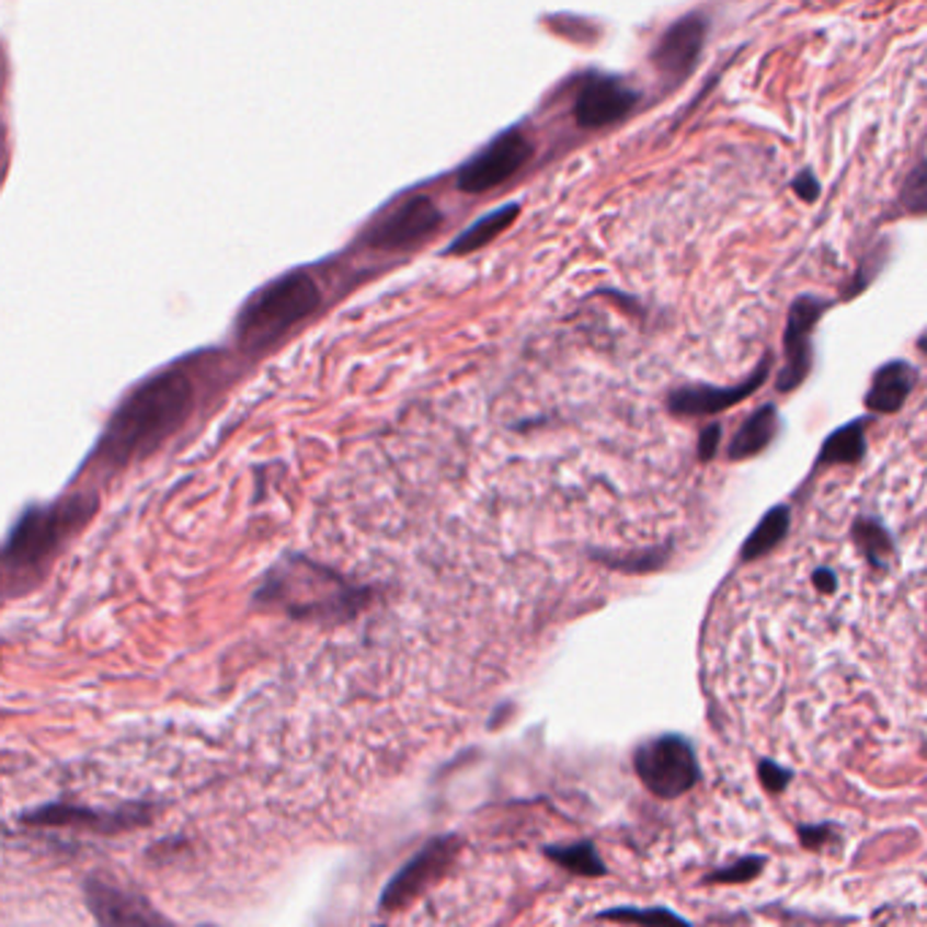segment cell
<instances>
[{
    "label": "cell",
    "instance_id": "6da1fadb",
    "mask_svg": "<svg viewBox=\"0 0 927 927\" xmlns=\"http://www.w3.org/2000/svg\"><path fill=\"white\" fill-rule=\"evenodd\" d=\"M194 409V384L185 373L167 370L139 384L106 422L104 435L93 451L101 468H121L142 460L161 446Z\"/></svg>",
    "mask_w": 927,
    "mask_h": 927
},
{
    "label": "cell",
    "instance_id": "2e32d148",
    "mask_svg": "<svg viewBox=\"0 0 927 927\" xmlns=\"http://www.w3.org/2000/svg\"><path fill=\"white\" fill-rule=\"evenodd\" d=\"M786 528H789V514H786V508H772L770 514H767L765 519L759 523V528L751 534L748 545L743 547V558H762L765 552H770L772 547L781 541V536L786 534Z\"/></svg>",
    "mask_w": 927,
    "mask_h": 927
},
{
    "label": "cell",
    "instance_id": "ac0fdd59",
    "mask_svg": "<svg viewBox=\"0 0 927 927\" xmlns=\"http://www.w3.org/2000/svg\"><path fill=\"white\" fill-rule=\"evenodd\" d=\"M547 855H550L552 859H558L561 865H566V868L576 870V873H582V876H602L604 873L602 859H598L596 849H593L591 844L558 846V849H550Z\"/></svg>",
    "mask_w": 927,
    "mask_h": 927
},
{
    "label": "cell",
    "instance_id": "7a4b0ae2",
    "mask_svg": "<svg viewBox=\"0 0 927 927\" xmlns=\"http://www.w3.org/2000/svg\"><path fill=\"white\" fill-rule=\"evenodd\" d=\"M95 501L90 495H73L53 506H33L22 512L20 523L11 528L9 539L0 547V576H16L36 571L60 550L71 530L93 517Z\"/></svg>",
    "mask_w": 927,
    "mask_h": 927
},
{
    "label": "cell",
    "instance_id": "5bb4252c",
    "mask_svg": "<svg viewBox=\"0 0 927 927\" xmlns=\"http://www.w3.org/2000/svg\"><path fill=\"white\" fill-rule=\"evenodd\" d=\"M517 215H519V205H503L499 207V210L482 215L477 224L468 226L462 234L455 237V242L446 248V253H455L457 256V253H471V251H479V248L490 245L495 237L503 234V231L514 224Z\"/></svg>",
    "mask_w": 927,
    "mask_h": 927
},
{
    "label": "cell",
    "instance_id": "ba28073f",
    "mask_svg": "<svg viewBox=\"0 0 927 927\" xmlns=\"http://www.w3.org/2000/svg\"><path fill=\"white\" fill-rule=\"evenodd\" d=\"M705 38H708V20L699 11L672 22L653 49L655 71L666 82H683L702 58Z\"/></svg>",
    "mask_w": 927,
    "mask_h": 927
},
{
    "label": "cell",
    "instance_id": "9c48e42d",
    "mask_svg": "<svg viewBox=\"0 0 927 927\" xmlns=\"http://www.w3.org/2000/svg\"><path fill=\"white\" fill-rule=\"evenodd\" d=\"M827 310V302L819 297H800L794 299L789 310V321H786L783 332V370L778 376V389L781 392H791L794 387H800L805 381L808 370H811L813 348H811V335L813 327L819 324V319Z\"/></svg>",
    "mask_w": 927,
    "mask_h": 927
},
{
    "label": "cell",
    "instance_id": "3957f363",
    "mask_svg": "<svg viewBox=\"0 0 927 927\" xmlns=\"http://www.w3.org/2000/svg\"><path fill=\"white\" fill-rule=\"evenodd\" d=\"M319 286L310 275L291 273L256 294L237 321V337L248 352L270 346L286 330L319 308Z\"/></svg>",
    "mask_w": 927,
    "mask_h": 927
},
{
    "label": "cell",
    "instance_id": "d6986e66",
    "mask_svg": "<svg viewBox=\"0 0 927 927\" xmlns=\"http://www.w3.org/2000/svg\"><path fill=\"white\" fill-rule=\"evenodd\" d=\"M791 188H794L797 194H800L805 202H813L819 196V191H822V188H819V180L811 174V169H805V172L797 174L794 183H791Z\"/></svg>",
    "mask_w": 927,
    "mask_h": 927
},
{
    "label": "cell",
    "instance_id": "e0dca14e",
    "mask_svg": "<svg viewBox=\"0 0 927 927\" xmlns=\"http://www.w3.org/2000/svg\"><path fill=\"white\" fill-rule=\"evenodd\" d=\"M862 455V425H851L846 430H838L833 438L824 444L819 466H833V462H857Z\"/></svg>",
    "mask_w": 927,
    "mask_h": 927
},
{
    "label": "cell",
    "instance_id": "5b68a950",
    "mask_svg": "<svg viewBox=\"0 0 927 927\" xmlns=\"http://www.w3.org/2000/svg\"><path fill=\"white\" fill-rule=\"evenodd\" d=\"M530 152H534V145L525 139V134L508 128L484 150H479L471 161L462 163L457 172V188L462 194H484V191L499 188L528 163Z\"/></svg>",
    "mask_w": 927,
    "mask_h": 927
},
{
    "label": "cell",
    "instance_id": "30bf717a",
    "mask_svg": "<svg viewBox=\"0 0 927 927\" xmlns=\"http://www.w3.org/2000/svg\"><path fill=\"white\" fill-rule=\"evenodd\" d=\"M88 908L93 917L104 925H152L163 923L161 914L152 912L150 906L137 897L134 892L121 890L117 884H106V881H88Z\"/></svg>",
    "mask_w": 927,
    "mask_h": 927
},
{
    "label": "cell",
    "instance_id": "277c9868",
    "mask_svg": "<svg viewBox=\"0 0 927 927\" xmlns=\"http://www.w3.org/2000/svg\"><path fill=\"white\" fill-rule=\"evenodd\" d=\"M640 781L655 797H680L697 783L699 765L688 740L677 734H664L644 743L634 756Z\"/></svg>",
    "mask_w": 927,
    "mask_h": 927
},
{
    "label": "cell",
    "instance_id": "7402d4cb",
    "mask_svg": "<svg viewBox=\"0 0 927 927\" xmlns=\"http://www.w3.org/2000/svg\"><path fill=\"white\" fill-rule=\"evenodd\" d=\"M718 433H721V430H718V427H710V430H708V433H705V438H702V457L713 455V451H716V440H718Z\"/></svg>",
    "mask_w": 927,
    "mask_h": 927
},
{
    "label": "cell",
    "instance_id": "7c38bea8",
    "mask_svg": "<svg viewBox=\"0 0 927 927\" xmlns=\"http://www.w3.org/2000/svg\"><path fill=\"white\" fill-rule=\"evenodd\" d=\"M767 359L762 362V367L756 370V376H751L748 381L740 384V387H686L677 389L670 398V409L680 416H705V414H718V411L729 409L732 403H740V400L748 398L754 389H759V384L767 378Z\"/></svg>",
    "mask_w": 927,
    "mask_h": 927
},
{
    "label": "cell",
    "instance_id": "44dd1931",
    "mask_svg": "<svg viewBox=\"0 0 927 927\" xmlns=\"http://www.w3.org/2000/svg\"><path fill=\"white\" fill-rule=\"evenodd\" d=\"M759 862L762 859H745V862H740V868L723 870V873H718L716 879H748V876H754L756 870H759Z\"/></svg>",
    "mask_w": 927,
    "mask_h": 927
},
{
    "label": "cell",
    "instance_id": "ffe728a7",
    "mask_svg": "<svg viewBox=\"0 0 927 927\" xmlns=\"http://www.w3.org/2000/svg\"><path fill=\"white\" fill-rule=\"evenodd\" d=\"M607 919H640V923H650V919H666V923H670V919H677L675 914H666V912H609L607 914Z\"/></svg>",
    "mask_w": 927,
    "mask_h": 927
},
{
    "label": "cell",
    "instance_id": "8992f818",
    "mask_svg": "<svg viewBox=\"0 0 927 927\" xmlns=\"http://www.w3.org/2000/svg\"><path fill=\"white\" fill-rule=\"evenodd\" d=\"M440 220H444V215L430 196H411L409 202L376 220L367 229L365 242L373 248H384V251L416 248L440 229Z\"/></svg>",
    "mask_w": 927,
    "mask_h": 927
},
{
    "label": "cell",
    "instance_id": "52a82bcc",
    "mask_svg": "<svg viewBox=\"0 0 927 927\" xmlns=\"http://www.w3.org/2000/svg\"><path fill=\"white\" fill-rule=\"evenodd\" d=\"M637 101H640V93L629 88L623 79L591 71L580 79V88H576L574 121L582 128L613 126L634 110Z\"/></svg>",
    "mask_w": 927,
    "mask_h": 927
},
{
    "label": "cell",
    "instance_id": "8fae6325",
    "mask_svg": "<svg viewBox=\"0 0 927 927\" xmlns=\"http://www.w3.org/2000/svg\"><path fill=\"white\" fill-rule=\"evenodd\" d=\"M451 851H455V840L440 838L435 840L433 846H427L422 855L411 859V862L405 865L398 876H394L389 890L384 892L381 908H400L403 903H409L411 897H414L416 892L427 884V881H433L435 876L449 865Z\"/></svg>",
    "mask_w": 927,
    "mask_h": 927
},
{
    "label": "cell",
    "instance_id": "4fadbf2b",
    "mask_svg": "<svg viewBox=\"0 0 927 927\" xmlns=\"http://www.w3.org/2000/svg\"><path fill=\"white\" fill-rule=\"evenodd\" d=\"M914 384H917V370H914L908 362H890V365L879 367V373L873 376V384L868 389V403L870 411H884V414H892V411L901 409L903 403L912 394Z\"/></svg>",
    "mask_w": 927,
    "mask_h": 927
},
{
    "label": "cell",
    "instance_id": "9a60e30c",
    "mask_svg": "<svg viewBox=\"0 0 927 927\" xmlns=\"http://www.w3.org/2000/svg\"><path fill=\"white\" fill-rule=\"evenodd\" d=\"M776 430H778L776 409H772V405H765V409L756 411V414L751 416L743 427H740V433L734 435L732 444H729V457H732V460H745V457L759 455V451L767 449L770 440L776 438Z\"/></svg>",
    "mask_w": 927,
    "mask_h": 927
}]
</instances>
